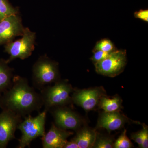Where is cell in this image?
<instances>
[{
    "instance_id": "24",
    "label": "cell",
    "mask_w": 148,
    "mask_h": 148,
    "mask_svg": "<svg viewBox=\"0 0 148 148\" xmlns=\"http://www.w3.org/2000/svg\"><path fill=\"white\" fill-rule=\"evenodd\" d=\"M63 148H79V147L77 144L71 140V141H67Z\"/></svg>"
},
{
    "instance_id": "21",
    "label": "cell",
    "mask_w": 148,
    "mask_h": 148,
    "mask_svg": "<svg viewBox=\"0 0 148 148\" xmlns=\"http://www.w3.org/2000/svg\"><path fill=\"white\" fill-rule=\"evenodd\" d=\"M143 133V143L140 146L141 148L148 147V127L145 125L143 124V128L141 130Z\"/></svg>"
},
{
    "instance_id": "6",
    "label": "cell",
    "mask_w": 148,
    "mask_h": 148,
    "mask_svg": "<svg viewBox=\"0 0 148 148\" xmlns=\"http://www.w3.org/2000/svg\"><path fill=\"white\" fill-rule=\"evenodd\" d=\"M126 51H114L103 61L94 64L95 71L102 75L114 77L121 73L127 64Z\"/></svg>"
},
{
    "instance_id": "1",
    "label": "cell",
    "mask_w": 148,
    "mask_h": 148,
    "mask_svg": "<svg viewBox=\"0 0 148 148\" xmlns=\"http://www.w3.org/2000/svg\"><path fill=\"white\" fill-rule=\"evenodd\" d=\"M3 110L12 111L21 117L27 116L43 106L40 94L29 85L25 78L15 76L10 87L0 98Z\"/></svg>"
},
{
    "instance_id": "2",
    "label": "cell",
    "mask_w": 148,
    "mask_h": 148,
    "mask_svg": "<svg viewBox=\"0 0 148 148\" xmlns=\"http://www.w3.org/2000/svg\"><path fill=\"white\" fill-rule=\"evenodd\" d=\"M33 82L40 90L59 80L58 64L46 55L42 56L33 67Z\"/></svg>"
},
{
    "instance_id": "12",
    "label": "cell",
    "mask_w": 148,
    "mask_h": 148,
    "mask_svg": "<svg viewBox=\"0 0 148 148\" xmlns=\"http://www.w3.org/2000/svg\"><path fill=\"white\" fill-rule=\"evenodd\" d=\"M128 121L124 115L120 111L103 112L101 114L97 123V127L106 129L108 132L121 129Z\"/></svg>"
},
{
    "instance_id": "14",
    "label": "cell",
    "mask_w": 148,
    "mask_h": 148,
    "mask_svg": "<svg viewBox=\"0 0 148 148\" xmlns=\"http://www.w3.org/2000/svg\"><path fill=\"white\" fill-rule=\"evenodd\" d=\"M6 61L0 59V93L10 87L13 77L14 69L9 66Z\"/></svg>"
},
{
    "instance_id": "22",
    "label": "cell",
    "mask_w": 148,
    "mask_h": 148,
    "mask_svg": "<svg viewBox=\"0 0 148 148\" xmlns=\"http://www.w3.org/2000/svg\"><path fill=\"white\" fill-rule=\"evenodd\" d=\"M135 18H139L141 20L148 22V10H140L138 11H136L134 13Z\"/></svg>"
},
{
    "instance_id": "7",
    "label": "cell",
    "mask_w": 148,
    "mask_h": 148,
    "mask_svg": "<svg viewBox=\"0 0 148 148\" xmlns=\"http://www.w3.org/2000/svg\"><path fill=\"white\" fill-rule=\"evenodd\" d=\"M22 117L12 111L3 110L0 114V148H4L15 139V131Z\"/></svg>"
},
{
    "instance_id": "4",
    "label": "cell",
    "mask_w": 148,
    "mask_h": 148,
    "mask_svg": "<svg viewBox=\"0 0 148 148\" xmlns=\"http://www.w3.org/2000/svg\"><path fill=\"white\" fill-rule=\"evenodd\" d=\"M47 112L44 110L35 117L30 114L24 117V120L22 121L17 127L21 132V138L18 140V148L30 147V143L33 140L45 135Z\"/></svg>"
},
{
    "instance_id": "9",
    "label": "cell",
    "mask_w": 148,
    "mask_h": 148,
    "mask_svg": "<svg viewBox=\"0 0 148 148\" xmlns=\"http://www.w3.org/2000/svg\"><path fill=\"white\" fill-rule=\"evenodd\" d=\"M24 28L19 14H12L0 21V45L12 41L16 37L22 36Z\"/></svg>"
},
{
    "instance_id": "20",
    "label": "cell",
    "mask_w": 148,
    "mask_h": 148,
    "mask_svg": "<svg viewBox=\"0 0 148 148\" xmlns=\"http://www.w3.org/2000/svg\"><path fill=\"white\" fill-rule=\"evenodd\" d=\"M93 55L91 58V61L94 64L100 62L106 59L109 56L110 53L101 50H93Z\"/></svg>"
},
{
    "instance_id": "3",
    "label": "cell",
    "mask_w": 148,
    "mask_h": 148,
    "mask_svg": "<svg viewBox=\"0 0 148 148\" xmlns=\"http://www.w3.org/2000/svg\"><path fill=\"white\" fill-rule=\"evenodd\" d=\"M72 86L65 81L58 80L54 85H48L41 90L43 105L47 112L55 107L65 106L72 101L70 94Z\"/></svg>"
},
{
    "instance_id": "18",
    "label": "cell",
    "mask_w": 148,
    "mask_h": 148,
    "mask_svg": "<svg viewBox=\"0 0 148 148\" xmlns=\"http://www.w3.org/2000/svg\"><path fill=\"white\" fill-rule=\"evenodd\" d=\"M114 140L110 137L96 135L93 148H112L114 147Z\"/></svg>"
},
{
    "instance_id": "17",
    "label": "cell",
    "mask_w": 148,
    "mask_h": 148,
    "mask_svg": "<svg viewBox=\"0 0 148 148\" xmlns=\"http://www.w3.org/2000/svg\"><path fill=\"white\" fill-rule=\"evenodd\" d=\"M116 49L113 43L108 38L98 41L93 48V50H101L108 53H111Z\"/></svg>"
},
{
    "instance_id": "23",
    "label": "cell",
    "mask_w": 148,
    "mask_h": 148,
    "mask_svg": "<svg viewBox=\"0 0 148 148\" xmlns=\"http://www.w3.org/2000/svg\"><path fill=\"white\" fill-rule=\"evenodd\" d=\"M131 139L135 142L138 143L139 147L143 143V133L142 130L135 133H133L131 135Z\"/></svg>"
},
{
    "instance_id": "5",
    "label": "cell",
    "mask_w": 148,
    "mask_h": 148,
    "mask_svg": "<svg viewBox=\"0 0 148 148\" xmlns=\"http://www.w3.org/2000/svg\"><path fill=\"white\" fill-rule=\"evenodd\" d=\"M36 38L35 32L25 28L21 38L6 44L5 52L10 55L7 62L9 64L17 58L24 60L29 58L34 50Z\"/></svg>"
},
{
    "instance_id": "10",
    "label": "cell",
    "mask_w": 148,
    "mask_h": 148,
    "mask_svg": "<svg viewBox=\"0 0 148 148\" xmlns=\"http://www.w3.org/2000/svg\"><path fill=\"white\" fill-rule=\"evenodd\" d=\"M50 110L55 122L54 124L57 127L65 130L79 129L82 124L81 119L71 109L61 106L52 108Z\"/></svg>"
},
{
    "instance_id": "16",
    "label": "cell",
    "mask_w": 148,
    "mask_h": 148,
    "mask_svg": "<svg viewBox=\"0 0 148 148\" xmlns=\"http://www.w3.org/2000/svg\"><path fill=\"white\" fill-rule=\"evenodd\" d=\"M19 14V8L14 7L8 0H0V21L12 14Z\"/></svg>"
},
{
    "instance_id": "19",
    "label": "cell",
    "mask_w": 148,
    "mask_h": 148,
    "mask_svg": "<svg viewBox=\"0 0 148 148\" xmlns=\"http://www.w3.org/2000/svg\"><path fill=\"white\" fill-rule=\"evenodd\" d=\"M127 130L125 129L121 135L114 143L115 148H130L133 147L132 142L127 137Z\"/></svg>"
},
{
    "instance_id": "15",
    "label": "cell",
    "mask_w": 148,
    "mask_h": 148,
    "mask_svg": "<svg viewBox=\"0 0 148 148\" xmlns=\"http://www.w3.org/2000/svg\"><path fill=\"white\" fill-rule=\"evenodd\" d=\"M122 100L118 95L113 97H108L106 95L101 97L98 106L105 112L120 111L122 108Z\"/></svg>"
},
{
    "instance_id": "8",
    "label": "cell",
    "mask_w": 148,
    "mask_h": 148,
    "mask_svg": "<svg viewBox=\"0 0 148 148\" xmlns=\"http://www.w3.org/2000/svg\"><path fill=\"white\" fill-rule=\"evenodd\" d=\"M105 95V91L103 87L77 90L72 95V101L88 112L92 110L98 106L101 97Z\"/></svg>"
},
{
    "instance_id": "13",
    "label": "cell",
    "mask_w": 148,
    "mask_h": 148,
    "mask_svg": "<svg viewBox=\"0 0 148 148\" xmlns=\"http://www.w3.org/2000/svg\"><path fill=\"white\" fill-rule=\"evenodd\" d=\"M96 135L97 132L95 130L85 127L78 130L72 140L77 144L79 148H93Z\"/></svg>"
},
{
    "instance_id": "11",
    "label": "cell",
    "mask_w": 148,
    "mask_h": 148,
    "mask_svg": "<svg viewBox=\"0 0 148 148\" xmlns=\"http://www.w3.org/2000/svg\"><path fill=\"white\" fill-rule=\"evenodd\" d=\"M73 132L62 129L52 123L49 131L42 137L43 148H63Z\"/></svg>"
}]
</instances>
